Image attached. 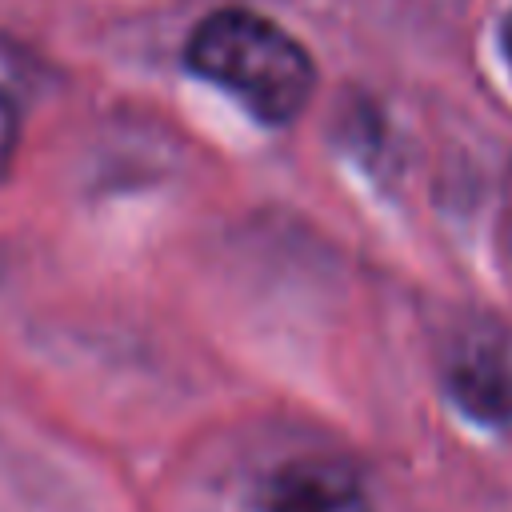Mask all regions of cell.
I'll return each instance as SVG.
<instances>
[{
  "label": "cell",
  "instance_id": "1",
  "mask_svg": "<svg viewBox=\"0 0 512 512\" xmlns=\"http://www.w3.org/2000/svg\"><path fill=\"white\" fill-rule=\"evenodd\" d=\"M188 68L232 92L264 124H288L312 96L308 52L272 20L240 8H224L192 32Z\"/></svg>",
  "mask_w": 512,
  "mask_h": 512
},
{
  "label": "cell",
  "instance_id": "4",
  "mask_svg": "<svg viewBox=\"0 0 512 512\" xmlns=\"http://www.w3.org/2000/svg\"><path fill=\"white\" fill-rule=\"evenodd\" d=\"M16 136H20L16 108H12V100L0 92V180H4V172L12 168V156H16Z\"/></svg>",
  "mask_w": 512,
  "mask_h": 512
},
{
  "label": "cell",
  "instance_id": "5",
  "mask_svg": "<svg viewBox=\"0 0 512 512\" xmlns=\"http://www.w3.org/2000/svg\"><path fill=\"white\" fill-rule=\"evenodd\" d=\"M504 56H508V64H512V12H508V20H504Z\"/></svg>",
  "mask_w": 512,
  "mask_h": 512
},
{
  "label": "cell",
  "instance_id": "2",
  "mask_svg": "<svg viewBox=\"0 0 512 512\" xmlns=\"http://www.w3.org/2000/svg\"><path fill=\"white\" fill-rule=\"evenodd\" d=\"M260 512H372V504L344 464L292 460L264 484Z\"/></svg>",
  "mask_w": 512,
  "mask_h": 512
},
{
  "label": "cell",
  "instance_id": "3",
  "mask_svg": "<svg viewBox=\"0 0 512 512\" xmlns=\"http://www.w3.org/2000/svg\"><path fill=\"white\" fill-rule=\"evenodd\" d=\"M452 396L468 416L484 424L508 420L512 416V344L500 336L464 344L452 364Z\"/></svg>",
  "mask_w": 512,
  "mask_h": 512
}]
</instances>
